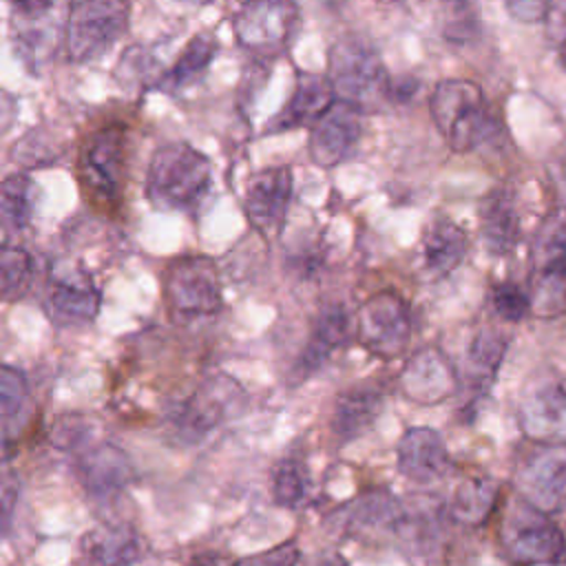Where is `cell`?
Here are the masks:
<instances>
[{
  "instance_id": "obj_16",
  "label": "cell",
  "mask_w": 566,
  "mask_h": 566,
  "mask_svg": "<svg viewBox=\"0 0 566 566\" xmlns=\"http://www.w3.org/2000/svg\"><path fill=\"white\" fill-rule=\"evenodd\" d=\"M363 130V111L349 102L336 99L327 113L312 126L307 150L314 164L329 168L349 157Z\"/></svg>"
},
{
  "instance_id": "obj_42",
  "label": "cell",
  "mask_w": 566,
  "mask_h": 566,
  "mask_svg": "<svg viewBox=\"0 0 566 566\" xmlns=\"http://www.w3.org/2000/svg\"><path fill=\"white\" fill-rule=\"evenodd\" d=\"M559 62L566 69V24L562 27V38H559Z\"/></svg>"
},
{
  "instance_id": "obj_27",
  "label": "cell",
  "mask_w": 566,
  "mask_h": 566,
  "mask_svg": "<svg viewBox=\"0 0 566 566\" xmlns=\"http://www.w3.org/2000/svg\"><path fill=\"white\" fill-rule=\"evenodd\" d=\"M497 495L500 486L493 478L469 475L455 486L449 502V515L467 526L484 524L497 504Z\"/></svg>"
},
{
  "instance_id": "obj_10",
  "label": "cell",
  "mask_w": 566,
  "mask_h": 566,
  "mask_svg": "<svg viewBox=\"0 0 566 566\" xmlns=\"http://www.w3.org/2000/svg\"><path fill=\"white\" fill-rule=\"evenodd\" d=\"M411 336V314L407 301L394 290L371 294L356 312V338L378 358L405 354Z\"/></svg>"
},
{
  "instance_id": "obj_14",
  "label": "cell",
  "mask_w": 566,
  "mask_h": 566,
  "mask_svg": "<svg viewBox=\"0 0 566 566\" xmlns=\"http://www.w3.org/2000/svg\"><path fill=\"white\" fill-rule=\"evenodd\" d=\"M77 475L84 491L99 500L117 497L133 480V464L128 455L113 442L86 438L75 447Z\"/></svg>"
},
{
  "instance_id": "obj_33",
  "label": "cell",
  "mask_w": 566,
  "mask_h": 566,
  "mask_svg": "<svg viewBox=\"0 0 566 566\" xmlns=\"http://www.w3.org/2000/svg\"><path fill=\"white\" fill-rule=\"evenodd\" d=\"M310 478L298 458H283L272 471V497L279 506H301L307 497Z\"/></svg>"
},
{
  "instance_id": "obj_22",
  "label": "cell",
  "mask_w": 566,
  "mask_h": 566,
  "mask_svg": "<svg viewBox=\"0 0 566 566\" xmlns=\"http://www.w3.org/2000/svg\"><path fill=\"white\" fill-rule=\"evenodd\" d=\"M480 237L491 254H509L520 241V212L506 188L491 190L478 210Z\"/></svg>"
},
{
  "instance_id": "obj_8",
  "label": "cell",
  "mask_w": 566,
  "mask_h": 566,
  "mask_svg": "<svg viewBox=\"0 0 566 566\" xmlns=\"http://www.w3.org/2000/svg\"><path fill=\"white\" fill-rule=\"evenodd\" d=\"M66 15L55 2H18L11 7V42L31 73H40L64 44Z\"/></svg>"
},
{
  "instance_id": "obj_2",
  "label": "cell",
  "mask_w": 566,
  "mask_h": 566,
  "mask_svg": "<svg viewBox=\"0 0 566 566\" xmlns=\"http://www.w3.org/2000/svg\"><path fill=\"white\" fill-rule=\"evenodd\" d=\"M128 166V126L122 122L91 130L77 157V181L86 199L106 212L122 203Z\"/></svg>"
},
{
  "instance_id": "obj_15",
  "label": "cell",
  "mask_w": 566,
  "mask_h": 566,
  "mask_svg": "<svg viewBox=\"0 0 566 566\" xmlns=\"http://www.w3.org/2000/svg\"><path fill=\"white\" fill-rule=\"evenodd\" d=\"M398 382L409 400L438 405L460 389V374L442 349L422 347L407 358Z\"/></svg>"
},
{
  "instance_id": "obj_30",
  "label": "cell",
  "mask_w": 566,
  "mask_h": 566,
  "mask_svg": "<svg viewBox=\"0 0 566 566\" xmlns=\"http://www.w3.org/2000/svg\"><path fill=\"white\" fill-rule=\"evenodd\" d=\"M214 51H217L214 40L206 33H197L195 38H190V42L186 44L181 55L175 60V64L161 75L157 86L168 93H177L188 84L197 82L210 66Z\"/></svg>"
},
{
  "instance_id": "obj_26",
  "label": "cell",
  "mask_w": 566,
  "mask_h": 566,
  "mask_svg": "<svg viewBox=\"0 0 566 566\" xmlns=\"http://www.w3.org/2000/svg\"><path fill=\"white\" fill-rule=\"evenodd\" d=\"M340 524L347 531H380L398 528L407 517L400 502L387 491H369L340 511Z\"/></svg>"
},
{
  "instance_id": "obj_40",
  "label": "cell",
  "mask_w": 566,
  "mask_h": 566,
  "mask_svg": "<svg viewBox=\"0 0 566 566\" xmlns=\"http://www.w3.org/2000/svg\"><path fill=\"white\" fill-rule=\"evenodd\" d=\"M551 175H553V184L557 188V192L564 199V208H566V148L555 157L553 166H551Z\"/></svg>"
},
{
  "instance_id": "obj_17",
  "label": "cell",
  "mask_w": 566,
  "mask_h": 566,
  "mask_svg": "<svg viewBox=\"0 0 566 566\" xmlns=\"http://www.w3.org/2000/svg\"><path fill=\"white\" fill-rule=\"evenodd\" d=\"M292 199V170L287 166H270L259 170L245 188V214L263 234L279 232Z\"/></svg>"
},
{
  "instance_id": "obj_20",
  "label": "cell",
  "mask_w": 566,
  "mask_h": 566,
  "mask_svg": "<svg viewBox=\"0 0 566 566\" xmlns=\"http://www.w3.org/2000/svg\"><path fill=\"white\" fill-rule=\"evenodd\" d=\"M334 102H336V93L327 75L298 73L290 99L285 102L281 113L272 119V128L287 130L298 126H314Z\"/></svg>"
},
{
  "instance_id": "obj_6",
  "label": "cell",
  "mask_w": 566,
  "mask_h": 566,
  "mask_svg": "<svg viewBox=\"0 0 566 566\" xmlns=\"http://www.w3.org/2000/svg\"><path fill=\"white\" fill-rule=\"evenodd\" d=\"M164 298L177 316L197 318L217 314L223 305V290L214 261L203 254L170 261L164 272Z\"/></svg>"
},
{
  "instance_id": "obj_18",
  "label": "cell",
  "mask_w": 566,
  "mask_h": 566,
  "mask_svg": "<svg viewBox=\"0 0 566 566\" xmlns=\"http://www.w3.org/2000/svg\"><path fill=\"white\" fill-rule=\"evenodd\" d=\"M102 294L84 270L57 272L46 290V312L60 325H86L99 312Z\"/></svg>"
},
{
  "instance_id": "obj_34",
  "label": "cell",
  "mask_w": 566,
  "mask_h": 566,
  "mask_svg": "<svg viewBox=\"0 0 566 566\" xmlns=\"http://www.w3.org/2000/svg\"><path fill=\"white\" fill-rule=\"evenodd\" d=\"M531 298V314L539 318H555L566 312V274L535 272Z\"/></svg>"
},
{
  "instance_id": "obj_9",
  "label": "cell",
  "mask_w": 566,
  "mask_h": 566,
  "mask_svg": "<svg viewBox=\"0 0 566 566\" xmlns=\"http://www.w3.org/2000/svg\"><path fill=\"white\" fill-rule=\"evenodd\" d=\"M513 484L522 502L551 515L566 506V442L533 444L517 460Z\"/></svg>"
},
{
  "instance_id": "obj_24",
  "label": "cell",
  "mask_w": 566,
  "mask_h": 566,
  "mask_svg": "<svg viewBox=\"0 0 566 566\" xmlns=\"http://www.w3.org/2000/svg\"><path fill=\"white\" fill-rule=\"evenodd\" d=\"M382 409V394L374 385H356L336 398L332 411V431L347 442L369 429Z\"/></svg>"
},
{
  "instance_id": "obj_31",
  "label": "cell",
  "mask_w": 566,
  "mask_h": 566,
  "mask_svg": "<svg viewBox=\"0 0 566 566\" xmlns=\"http://www.w3.org/2000/svg\"><path fill=\"white\" fill-rule=\"evenodd\" d=\"M504 352H506V338L495 329L484 327L471 338V345L467 349L464 371L473 387L489 385L495 378L497 367L504 358Z\"/></svg>"
},
{
  "instance_id": "obj_7",
  "label": "cell",
  "mask_w": 566,
  "mask_h": 566,
  "mask_svg": "<svg viewBox=\"0 0 566 566\" xmlns=\"http://www.w3.org/2000/svg\"><path fill=\"white\" fill-rule=\"evenodd\" d=\"M126 2L84 0L69 7L64 51L73 62H88L104 55L128 27Z\"/></svg>"
},
{
  "instance_id": "obj_39",
  "label": "cell",
  "mask_w": 566,
  "mask_h": 566,
  "mask_svg": "<svg viewBox=\"0 0 566 566\" xmlns=\"http://www.w3.org/2000/svg\"><path fill=\"white\" fill-rule=\"evenodd\" d=\"M509 11L517 18V20H542L548 15L551 11V4H524V2H515V4H509Z\"/></svg>"
},
{
  "instance_id": "obj_5",
  "label": "cell",
  "mask_w": 566,
  "mask_h": 566,
  "mask_svg": "<svg viewBox=\"0 0 566 566\" xmlns=\"http://www.w3.org/2000/svg\"><path fill=\"white\" fill-rule=\"evenodd\" d=\"M241 398L243 391L234 378L226 374L210 376L172 409L168 429L177 442L197 444L239 411Z\"/></svg>"
},
{
  "instance_id": "obj_38",
  "label": "cell",
  "mask_w": 566,
  "mask_h": 566,
  "mask_svg": "<svg viewBox=\"0 0 566 566\" xmlns=\"http://www.w3.org/2000/svg\"><path fill=\"white\" fill-rule=\"evenodd\" d=\"M301 559V551L296 546V542H283L274 548L254 553V555H245L241 557L234 566H298Z\"/></svg>"
},
{
  "instance_id": "obj_41",
  "label": "cell",
  "mask_w": 566,
  "mask_h": 566,
  "mask_svg": "<svg viewBox=\"0 0 566 566\" xmlns=\"http://www.w3.org/2000/svg\"><path fill=\"white\" fill-rule=\"evenodd\" d=\"M316 566H347V562H345V557L338 555V553H327V555H323V557L316 562Z\"/></svg>"
},
{
  "instance_id": "obj_28",
  "label": "cell",
  "mask_w": 566,
  "mask_h": 566,
  "mask_svg": "<svg viewBox=\"0 0 566 566\" xmlns=\"http://www.w3.org/2000/svg\"><path fill=\"white\" fill-rule=\"evenodd\" d=\"M38 201V188L31 177L18 172L0 181V228L7 234H20L31 226Z\"/></svg>"
},
{
  "instance_id": "obj_23",
  "label": "cell",
  "mask_w": 566,
  "mask_h": 566,
  "mask_svg": "<svg viewBox=\"0 0 566 566\" xmlns=\"http://www.w3.org/2000/svg\"><path fill=\"white\" fill-rule=\"evenodd\" d=\"M467 234L464 230L447 217L433 219L420 243V263L429 279H444L451 274L467 254Z\"/></svg>"
},
{
  "instance_id": "obj_35",
  "label": "cell",
  "mask_w": 566,
  "mask_h": 566,
  "mask_svg": "<svg viewBox=\"0 0 566 566\" xmlns=\"http://www.w3.org/2000/svg\"><path fill=\"white\" fill-rule=\"evenodd\" d=\"M491 303H493V310L500 318L504 321H522L528 312H531V298L528 294L511 283V281H502V283H495L493 290H491Z\"/></svg>"
},
{
  "instance_id": "obj_37",
  "label": "cell",
  "mask_w": 566,
  "mask_h": 566,
  "mask_svg": "<svg viewBox=\"0 0 566 566\" xmlns=\"http://www.w3.org/2000/svg\"><path fill=\"white\" fill-rule=\"evenodd\" d=\"M20 500V480L9 467H0V539L11 531Z\"/></svg>"
},
{
  "instance_id": "obj_32",
  "label": "cell",
  "mask_w": 566,
  "mask_h": 566,
  "mask_svg": "<svg viewBox=\"0 0 566 566\" xmlns=\"http://www.w3.org/2000/svg\"><path fill=\"white\" fill-rule=\"evenodd\" d=\"M33 279V259L24 248L0 245V301L20 298Z\"/></svg>"
},
{
  "instance_id": "obj_11",
  "label": "cell",
  "mask_w": 566,
  "mask_h": 566,
  "mask_svg": "<svg viewBox=\"0 0 566 566\" xmlns=\"http://www.w3.org/2000/svg\"><path fill=\"white\" fill-rule=\"evenodd\" d=\"M506 557L517 566L566 564V537L548 515L522 502L504 528Z\"/></svg>"
},
{
  "instance_id": "obj_12",
  "label": "cell",
  "mask_w": 566,
  "mask_h": 566,
  "mask_svg": "<svg viewBox=\"0 0 566 566\" xmlns=\"http://www.w3.org/2000/svg\"><path fill=\"white\" fill-rule=\"evenodd\" d=\"M517 422L533 444L566 442V382L535 380L517 402Z\"/></svg>"
},
{
  "instance_id": "obj_29",
  "label": "cell",
  "mask_w": 566,
  "mask_h": 566,
  "mask_svg": "<svg viewBox=\"0 0 566 566\" xmlns=\"http://www.w3.org/2000/svg\"><path fill=\"white\" fill-rule=\"evenodd\" d=\"M535 272L566 274V208H557L537 226L531 243Z\"/></svg>"
},
{
  "instance_id": "obj_1",
  "label": "cell",
  "mask_w": 566,
  "mask_h": 566,
  "mask_svg": "<svg viewBox=\"0 0 566 566\" xmlns=\"http://www.w3.org/2000/svg\"><path fill=\"white\" fill-rule=\"evenodd\" d=\"M210 159L186 142L155 150L146 172V195L161 210H192L210 190Z\"/></svg>"
},
{
  "instance_id": "obj_19",
  "label": "cell",
  "mask_w": 566,
  "mask_h": 566,
  "mask_svg": "<svg viewBox=\"0 0 566 566\" xmlns=\"http://www.w3.org/2000/svg\"><path fill=\"white\" fill-rule=\"evenodd\" d=\"M396 462L398 471L416 484L440 480L451 464L442 436L431 427L407 429L398 442Z\"/></svg>"
},
{
  "instance_id": "obj_21",
  "label": "cell",
  "mask_w": 566,
  "mask_h": 566,
  "mask_svg": "<svg viewBox=\"0 0 566 566\" xmlns=\"http://www.w3.org/2000/svg\"><path fill=\"white\" fill-rule=\"evenodd\" d=\"M142 537L126 522H106L82 537V555L91 566H135L142 557Z\"/></svg>"
},
{
  "instance_id": "obj_36",
  "label": "cell",
  "mask_w": 566,
  "mask_h": 566,
  "mask_svg": "<svg viewBox=\"0 0 566 566\" xmlns=\"http://www.w3.org/2000/svg\"><path fill=\"white\" fill-rule=\"evenodd\" d=\"M29 398L27 376L9 365H0V418H13Z\"/></svg>"
},
{
  "instance_id": "obj_4",
  "label": "cell",
  "mask_w": 566,
  "mask_h": 566,
  "mask_svg": "<svg viewBox=\"0 0 566 566\" xmlns=\"http://www.w3.org/2000/svg\"><path fill=\"white\" fill-rule=\"evenodd\" d=\"M327 77L338 99L349 102L363 111L389 95V75L376 53L360 38H343L329 51Z\"/></svg>"
},
{
  "instance_id": "obj_3",
  "label": "cell",
  "mask_w": 566,
  "mask_h": 566,
  "mask_svg": "<svg viewBox=\"0 0 566 566\" xmlns=\"http://www.w3.org/2000/svg\"><path fill=\"white\" fill-rule=\"evenodd\" d=\"M429 113L455 153L478 148L493 130V117L482 88L471 80H440L429 97Z\"/></svg>"
},
{
  "instance_id": "obj_13",
  "label": "cell",
  "mask_w": 566,
  "mask_h": 566,
  "mask_svg": "<svg viewBox=\"0 0 566 566\" xmlns=\"http://www.w3.org/2000/svg\"><path fill=\"white\" fill-rule=\"evenodd\" d=\"M296 22L298 9L292 2H248L234 13L232 31L243 49L274 53L290 42Z\"/></svg>"
},
{
  "instance_id": "obj_25",
  "label": "cell",
  "mask_w": 566,
  "mask_h": 566,
  "mask_svg": "<svg viewBox=\"0 0 566 566\" xmlns=\"http://www.w3.org/2000/svg\"><path fill=\"white\" fill-rule=\"evenodd\" d=\"M352 332V318L343 305H327L318 312L310 340L301 354L298 369L303 374L316 371L338 347H343Z\"/></svg>"
}]
</instances>
